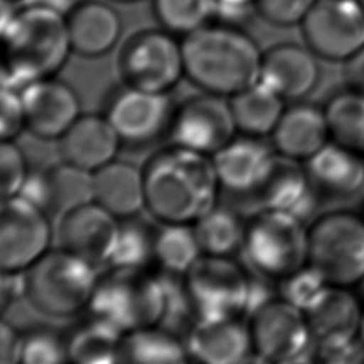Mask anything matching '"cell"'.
Here are the masks:
<instances>
[{"label": "cell", "mask_w": 364, "mask_h": 364, "mask_svg": "<svg viewBox=\"0 0 364 364\" xmlns=\"http://www.w3.org/2000/svg\"><path fill=\"white\" fill-rule=\"evenodd\" d=\"M145 212L156 223L193 225L218 205L220 185L212 158L169 145L142 166Z\"/></svg>", "instance_id": "obj_1"}, {"label": "cell", "mask_w": 364, "mask_h": 364, "mask_svg": "<svg viewBox=\"0 0 364 364\" xmlns=\"http://www.w3.org/2000/svg\"><path fill=\"white\" fill-rule=\"evenodd\" d=\"M3 87L21 91L30 82L55 77L73 53L67 16L38 4H21L1 21Z\"/></svg>", "instance_id": "obj_2"}, {"label": "cell", "mask_w": 364, "mask_h": 364, "mask_svg": "<svg viewBox=\"0 0 364 364\" xmlns=\"http://www.w3.org/2000/svg\"><path fill=\"white\" fill-rule=\"evenodd\" d=\"M186 78L200 91L230 98L259 81L263 51L239 26L213 21L182 38Z\"/></svg>", "instance_id": "obj_3"}, {"label": "cell", "mask_w": 364, "mask_h": 364, "mask_svg": "<svg viewBox=\"0 0 364 364\" xmlns=\"http://www.w3.org/2000/svg\"><path fill=\"white\" fill-rule=\"evenodd\" d=\"M166 309V284L162 274L145 269L109 267L98 277L87 307L91 317L122 336L161 327Z\"/></svg>", "instance_id": "obj_4"}, {"label": "cell", "mask_w": 364, "mask_h": 364, "mask_svg": "<svg viewBox=\"0 0 364 364\" xmlns=\"http://www.w3.org/2000/svg\"><path fill=\"white\" fill-rule=\"evenodd\" d=\"M97 270L84 259L53 247L24 272V299L44 317H74L91 301L100 277Z\"/></svg>", "instance_id": "obj_5"}, {"label": "cell", "mask_w": 364, "mask_h": 364, "mask_svg": "<svg viewBox=\"0 0 364 364\" xmlns=\"http://www.w3.org/2000/svg\"><path fill=\"white\" fill-rule=\"evenodd\" d=\"M240 253L249 272L279 282L307 264L309 228L289 212L257 209L246 220Z\"/></svg>", "instance_id": "obj_6"}, {"label": "cell", "mask_w": 364, "mask_h": 364, "mask_svg": "<svg viewBox=\"0 0 364 364\" xmlns=\"http://www.w3.org/2000/svg\"><path fill=\"white\" fill-rule=\"evenodd\" d=\"M309 260L328 286L353 289L364 282V218L333 209L309 225Z\"/></svg>", "instance_id": "obj_7"}, {"label": "cell", "mask_w": 364, "mask_h": 364, "mask_svg": "<svg viewBox=\"0 0 364 364\" xmlns=\"http://www.w3.org/2000/svg\"><path fill=\"white\" fill-rule=\"evenodd\" d=\"M250 274L232 257H202L182 277L195 320L242 317L246 314Z\"/></svg>", "instance_id": "obj_8"}, {"label": "cell", "mask_w": 364, "mask_h": 364, "mask_svg": "<svg viewBox=\"0 0 364 364\" xmlns=\"http://www.w3.org/2000/svg\"><path fill=\"white\" fill-rule=\"evenodd\" d=\"M124 84L169 94L185 74L182 41L165 28H146L134 33L118 57Z\"/></svg>", "instance_id": "obj_9"}, {"label": "cell", "mask_w": 364, "mask_h": 364, "mask_svg": "<svg viewBox=\"0 0 364 364\" xmlns=\"http://www.w3.org/2000/svg\"><path fill=\"white\" fill-rule=\"evenodd\" d=\"M51 218L26 198L3 199L0 210V267L3 273H24L53 247Z\"/></svg>", "instance_id": "obj_10"}, {"label": "cell", "mask_w": 364, "mask_h": 364, "mask_svg": "<svg viewBox=\"0 0 364 364\" xmlns=\"http://www.w3.org/2000/svg\"><path fill=\"white\" fill-rule=\"evenodd\" d=\"M300 28L318 58L344 63L364 47V9L358 0H316Z\"/></svg>", "instance_id": "obj_11"}, {"label": "cell", "mask_w": 364, "mask_h": 364, "mask_svg": "<svg viewBox=\"0 0 364 364\" xmlns=\"http://www.w3.org/2000/svg\"><path fill=\"white\" fill-rule=\"evenodd\" d=\"M237 135L229 98L203 92L175 107L172 144L212 156Z\"/></svg>", "instance_id": "obj_12"}, {"label": "cell", "mask_w": 364, "mask_h": 364, "mask_svg": "<svg viewBox=\"0 0 364 364\" xmlns=\"http://www.w3.org/2000/svg\"><path fill=\"white\" fill-rule=\"evenodd\" d=\"M175 107L169 94L124 84L107 101L104 115L122 144L142 146L169 134Z\"/></svg>", "instance_id": "obj_13"}, {"label": "cell", "mask_w": 364, "mask_h": 364, "mask_svg": "<svg viewBox=\"0 0 364 364\" xmlns=\"http://www.w3.org/2000/svg\"><path fill=\"white\" fill-rule=\"evenodd\" d=\"M247 326L255 354L269 364L303 355L313 341L304 311L280 296L257 307Z\"/></svg>", "instance_id": "obj_14"}, {"label": "cell", "mask_w": 364, "mask_h": 364, "mask_svg": "<svg viewBox=\"0 0 364 364\" xmlns=\"http://www.w3.org/2000/svg\"><path fill=\"white\" fill-rule=\"evenodd\" d=\"M121 220L94 200L80 205L57 219L54 240L95 267L109 264L118 240Z\"/></svg>", "instance_id": "obj_15"}, {"label": "cell", "mask_w": 364, "mask_h": 364, "mask_svg": "<svg viewBox=\"0 0 364 364\" xmlns=\"http://www.w3.org/2000/svg\"><path fill=\"white\" fill-rule=\"evenodd\" d=\"M21 98L27 131L43 141H58L82 114L75 90L57 77L30 82Z\"/></svg>", "instance_id": "obj_16"}, {"label": "cell", "mask_w": 364, "mask_h": 364, "mask_svg": "<svg viewBox=\"0 0 364 364\" xmlns=\"http://www.w3.org/2000/svg\"><path fill=\"white\" fill-rule=\"evenodd\" d=\"M273 146L262 138L237 134L212 155L220 189L233 195L256 196L276 159Z\"/></svg>", "instance_id": "obj_17"}, {"label": "cell", "mask_w": 364, "mask_h": 364, "mask_svg": "<svg viewBox=\"0 0 364 364\" xmlns=\"http://www.w3.org/2000/svg\"><path fill=\"white\" fill-rule=\"evenodd\" d=\"M185 346L195 364H247L256 355L242 317L196 320Z\"/></svg>", "instance_id": "obj_18"}, {"label": "cell", "mask_w": 364, "mask_h": 364, "mask_svg": "<svg viewBox=\"0 0 364 364\" xmlns=\"http://www.w3.org/2000/svg\"><path fill=\"white\" fill-rule=\"evenodd\" d=\"M18 195L58 219L92 200V173L60 161L43 172L30 173Z\"/></svg>", "instance_id": "obj_19"}, {"label": "cell", "mask_w": 364, "mask_h": 364, "mask_svg": "<svg viewBox=\"0 0 364 364\" xmlns=\"http://www.w3.org/2000/svg\"><path fill=\"white\" fill-rule=\"evenodd\" d=\"M317 55L304 44L280 43L263 51L259 81L286 101L307 97L320 80Z\"/></svg>", "instance_id": "obj_20"}, {"label": "cell", "mask_w": 364, "mask_h": 364, "mask_svg": "<svg viewBox=\"0 0 364 364\" xmlns=\"http://www.w3.org/2000/svg\"><path fill=\"white\" fill-rule=\"evenodd\" d=\"M57 142L60 161L90 173L117 159L122 145L104 114H81Z\"/></svg>", "instance_id": "obj_21"}, {"label": "cell", "mask_w": 364, "mask_h": 364, "mask_svg": "<svg viewBox=\"0 0 364 364\" xmlns=\"http://www.w3.org/2000/svg\"><path fill=\"white\" fill-rule=\"evenodd\" d=\"M364 306L348 287L327 286L304 311L317 346L344 344L358 338Z\"/></svg>", "instance_id": "obj_22"}, {"label": "cell", "mask_w": 364, "mask_h": 364, "mask_svg": "<svg viewBox=\"0 0 364 364\" xmlns=\"http://www.w3.org/2000/svg\"><path fill=\"white\" fill-rule=\"evenodd\" d=\"M270 136L277 155L301 164L331 141L324 109L306 102L286 107Z\"/></svg>", "instance_id": "obj_23"}, {"label": "cell", "mask_w": 364, "mask_h": 364, "mask_svg": "<svg viewBox=\"0 0 364 364\" xmlns=\"http://www.w3.org/2000/svg\"><path fill=\"white\" fill-rule=\"evenodd\" d=\"M317 199L304 164L280 155H276L266 181L255 196L257 209L284 210L303 222L313 213Z\"/></svg>", "instance_id": "obj_24"}, {"label": "cell", "mask_w": 364, "mask_h": 364, "mask_svg": "<svg viewBox=\"0 0 364 364\" xmlns=\"http://www.w3.org/2000/svg\"><path fill=\"white\" fill-rule=\"evenodd\" d=\"M73 51L88 58L108 54L119 41L122 20L105 1L82 0L67 14Z\"/></svg>", "instance_id": "obj_25"}, {"label": "cell", "mask_w": 364, "mask_h": 364, "mask_svg": "<svg viewBox=\"0 0 364 364\" xmlns=\"http://www.w3.org/2000/svg\"><path fill=\"white\" fill-rule=\"evenodd\" d=\"M304 166L317 196L346 199L364 189V156L331 141Z\"/></svg>", "instance_id": "obj_26"}, {"label": "cell", "mask_w": 364, "mask_h": 364, "mask_svg": "<svg viewBox=\"0 0 364 364\" xmlns=\"http://www.w3.org/2000/svg\"><path fill=\"white\" fill-rule=\"evenodd\" d=\"M92 200L119 220L145 210L142 168L114 159L92 173Z\"/></svg>", "instance_id": "obj_27"}, {"label": "cell", "mask_w": 364, "mask_h": 364, "mask_svg": "<svg viewBox=\"0 0 364 364\" xmlns=\"http://www.w3.org/2000/svg\"><path fill=\"white\" fill-rule=\"evenodd\" d=\"M237 134L263 138L272 135L286 109V100L256 81L229 98Z\"/></svg>", "instance_id": "obj_28"}, {"label": "cell", "mask_w": 364, "mask_h": 364, "mask_svg": "<svg viewBox=\"0 0 364 364\" xmlns=\"http://www.w3.org/2000/svg\"><path fill=\"white\" fill-rule=\"evenodd\" d=\"M202 255L192 225L158 223L152 262L162 274L182 279Z\"/></svg>", "instance_id": "obj_29"}, {"label": "cell", "mask_w": 364, "mask_h": 364, "mask_svg": "<svg viewBox=\"0 0 364 364\" xmlns=\"http://www.w3.org/2000/svg\"><path fill=\"white\" fill-rule=\"evenodd\" d=\"M124 337L108 324L90 317L87 323L73 331L65 344L68 363L121 364Z\"/></svg>", "instance_id": "obj_30"}, {"label": "cell", "mask_w": 364, "mask_h": 364, "mask_svg": "<svg viewBox=\"0 0 364 364\" xmlns=\"http://www.w3.org/2000/svg\"><path fill=\"white\" fill-rule=\"evenodd\" d=\"M185 343L172 331L151 327L127 334L122 341L121 364H189Z\"/></svg>", "instance_id": "obj_31"}, {"label": "cell", "mask_w": 364, "mask_h": 364, "mask_svg": "<svg viewBox=\"0 0 364 364\" xmlns=\"http://www.w3.org/2000/svg\"><path fill=\"white\" fill-rule=\"evenodd\" d=\"M192 226L203 255L232 257L242 252L246 220L237 212L216 205Z\"/></svg>", "instance_id": "obj_32"}, {"label": "cell", "mask_w": 364, "mask_h": 364, "mask_svg": "<svg viewBox=\"0 0 364 364\" xmlns=\"http://www.w3.org/2000/svg\"><path fill=\"white\" fill-rule=\"evenodd\" d=\"M331 142L364 156V94L348 90L324 108Z\"/></svg>", "instance_id": "obj_33"}, {"label": "cell", "mask_w": 364, "mask_h": 364, "mask_svg": "<svg viewBox=\"0 0 364 364\" xmlns=\"http://www.w3.org/2000/svg\"><path fill=\"white\" fill-rule=\"evenodd\" d=\"M218 9L216 0H152L159 26L182 38L216 21Z\"/></svg>", "instance_id": "obj_34"}, {"label": "cell", "mask_w": 364, "mask_h": 364, "mask_svg": "<svg viewBox=\"0 0 364 364\" xmlns=\"http://www.w3.org/2000/svg\"><path fill=\"white\" fill-rule=\"evenodd\" d=\"M156 228L136 220V216L121 220L115 250L109 267L145 269L154 260V242Z\"/></svg>", "instance_id": "obj_35"}, {"label": "cell", "mask_w": 364, "mask_h": 364, "mask_svg": "<svg viewBox=\"0 0 364 364\" xmlns=\"http://www.w3.org/2000/svg\"><path fill=\"white\" fill-rule=\"evenodd\" d=\"M328 284L310 264L279 280V296L306 311Z\"/></svg>", "instance_id": "obj_36"}, {"label": "cell", "mask_w": 364, "mask_h": 364, "mask_svg": "<svg viewBox=\"0 0 364 364\" xmlns=\"http://www.w3.org/2000/svg\"><path fill=\"white\" fill-rule=\"evenodd\" d=\"M28 166L23 149L16 141H1L0 145V192L1 198H11L20 193L27 178Z\"/></svg>", "instance_id": "obj_37"}, {"label": "cell", "mask_w": 364, "mask_h": 364, "mask_svg": "<svg viewBox=\"0 0 364 364\" xmlns=\"http://www.w3.org/2000/svg\"><path fill=\"white\" fill-rule=\"evenodd\" d=\"M316 0H256L255 11L276 27L300 26Z\"/></svg>", "instance_id": "obj_38"}, {"label": "cell", "mask_w": 364, "mask_h": 364, "mask_svg": "<svg viewBox=\"0 0 364 364\" xmlns=\"http://www.w3.org/2000/svg\"><path fill=\"white\" fill-rule=\"evenodd\" d=\"M68 363L67 346L50 333H36L24 338L21 364H64Z\"/></svg>", "instance_id": "obj_39"}, {"label": "cell", "mask_w": 364, "mask_h": 364, "mask_svg": "<svg viewBox=\"0 0 364 364\" xmlns=\"http://www.w3.org/2000/svg\"><path fill=\"white\" fill-rule=\"evenodd\" d=\"M24 129H27V124L21 91L1 85V141H14Z\"/></svg>", "instance_id": "obj_40"}, {"label": "cell", "mask_w": 364, "mask_h": 364, "mask_svg": "<svg viewBox=\"0 0 364 364\" xmlns=\"http://www.w3.org/2000/svg\"><path fill=\"white\" fill-rule=\"evenodd\" d=\"M318 364H364V343L358 338L344 344L318 346Z\"/></svg>", "instance_id": "obj_41"}, {"label": "cell", "mask_w": 364, "mask_h": 364, "mask_svg": "<svg viewBox=\"0 0 364 364\" xmlns=\"http://www.w3.org/2000/svg\"><path fill=\"white\" fill-rule=\"evenodd\" d=\"M24 337L6 320L0 326V364H21Z\"/></svg>", "instance_id": "obj_42"}, {"label": "cell", "mask_w": 364, "mask_h": 364, "mask_svg": "<svg viewBox=\"0 0 364 364\" xmlns=\"http://www.w3.org/2000/svg\"><path fill=\"white\" fill-rule=\"evenodd\" d=\"M218 1V17L216 21L239 26L237 20L240 21L245 16L253 10L255 11V1L256 0H216Z\"/></svg>", "instance_id": "obj_43"}, {"label": "cell", "mask_w": 364, "mask_h": 364, "mask_svg": "<svg viewBox=\"0 0 364 364\" xmlns=\"http://www.w3.org/2000/svg\"><path fill=\"white\" fill-rule=\"evenodd\" d=\"M344 77L350 90L364 94V47L344 61Z\"/></svg>", "instance_id": "obj_44"}, {"label": "cell", "mask_w": 364, "mask_h": 364, "mask_svg": "<svg viewBox=\"0 0 364 364\" xmlns=\"http://www.w3.org/2000/svg\"><path fill=\"white\" fill-rule=\"evenodd\" d=\"M78 1L80 0H23L21 4H38V6L53 9V10L60 11L67 16L75 7V4Z\"/></svg>", "instance_id": "obj_45"}, {"label": "cell", "mask_w": 364, "mask_h": 364, "mask_svg": "<svg viewBox=\"0 0 364 364\" xmlns=\"http://www.w3.org/2000/svg\"><path fill=\"white\" fill-rule=\"evenodd\" d=\"M277 364H318V363L316 360L307 358L306 354H303V355H299L296 358H290V360H286V361H282V363H277Z\"/></svg>", "instance_id": "obj_46"}, {"label": "cell", "mask_w": 364, "mask_h": 364, "mask_svg": "<svg viewBox=\"0 0 364 364\" xmlns=\"http://www.w3.org/2000/svg\"><path fill=\"white\" fill-rule=\"evenodd\" d=\"M358 340L364 343V313H363V318H361V326H360V334H358Z\"/></svg>", "instance_id": "obj_47"}, {"label": "cell", "mask_w": 364, "mask_h": 364, "mask_svg": "<svg viewBox=\"0 0 364 364\" xmlns=\"http://www.w3.org/2000/svg\"><path fill=\"white\" fill-rule=\"evenodd\" d=\"M114 1H121V3H134V1H139V0H114Z\"/></svg>", "instance_id": "obj_48"}, {"label": "cell", "mask_w": 364, "mask_h": 364, "mask_svg": "<svg viewBox=\"0 0 364 364\" xmlns=\"http://www.w3.org/2000/svg\"><path fill=\"white\" fill-rule=\"evenodd\" d=\"M360 3H361V6H363V9H364V0H358Z\"/></svg>", "instance_id": "obj_49"}, {"label": "cell", "mask_w": 364, "mask_h": 364, "mask_svg": "<svg viewBox=\"0 0 364 364\" xmlns=\"http://www.w3.org/2000/svg\"><path fill=\"white\" fill-rule=\"evenodd\" d=\"M361 216L364 218V206H363V210H361Z\"/></svg>", "instance_id": "obj_50"}, {"label": "cell", "mask_w": 364, "mask_h": 364, "mask_svg": "<svg viewBox=\"0 0 364 364\" xmlns=\"http://www.w3.org/2000/svg\"><path fill=\"white\" fill-rule=\"evenodd\" d=\"M7 1H16V0H7ZM20 1H23V0H20Z\"/></svg>", "instance_id": "obj_51"}, {"label": "cell", "mask_w": 364, "mask_h": 364, "mask_svg": "<svg viewBox=\"0 0 364 364\" xmlns=\"http://www.w3.org/2000/svg\"><path fill=\"white\" fill-rule=\"evenodd\" d=\"M360 286H363V287H364V282H363V283H361V284H360Z\"/></svg>", "instance_id": "obj_52"}]
</instances>
